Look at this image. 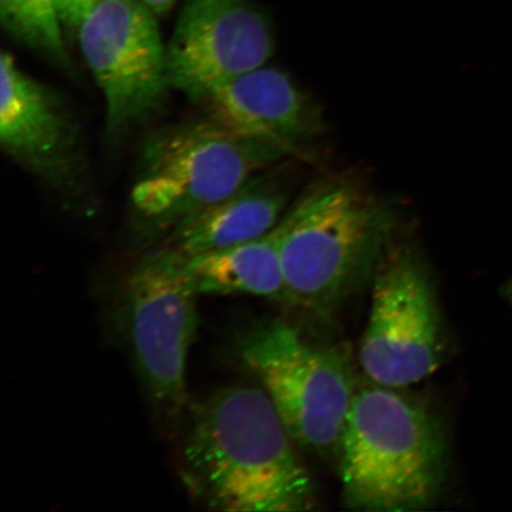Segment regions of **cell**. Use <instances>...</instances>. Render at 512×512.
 Returning <instances> with one entry per match:
<instances>
[{
    "mask_svg": "<svg viewBox=\"0 0 512 512\" xmlns=\"http://www.w3.org/2000/svg\"><path fill=\"white\" fill-rule=\"evenodd\" d=\"M188 408L181 477L198 501L229 512L315 507L309 473L264 389L222 388Z\"/></svg>",
    "mask_w": 512,
    "mask_h": 512,
    "instance_id": "6da1fadb",
    "label": "cell"
},
{
    "mask_svg": "<svg viewBox=\"0 0 512 512\" xmlns=\"http://www.w3.org/2000/svg\"><path fill=\"white\" fill-rule=\"evenodd\" d=\"M338 453L343 499L350 509L425 510L444 485L443 426L394 388L375 383L357 390Z\"/></svg>",
    "mask_w": 512,
    "mask_h": 512,
    "instance_id": "7a4b0ae2",
    "label": "cell"
},
{
    "mask_svg": "<svg viewBox=\"0 0 512 512\" xmlns=\"http://www.w3.org/2000/svg\"><path fill=\"white\" fill-rule=\"evenodd\" d=\"M395 219L392 208L349 185L307 191L277 226L288 303L332 310L380 261Z\"/></svg>",
    "mask_w": 512,
    "mask_h": 512,
    "instance_id": "3957f363",
    "label": "cell"
},
{
    "mask_svg": "<svg viewBox=\"0 0 512 512\" xmlns=\"http://www.w3.org/2000/svg\"><path fill=\"white\" fill-rule=\"evenodd\" d=\"M281 158L208 117L171 126L145 144L132 206L147 235L169 234Z\"/></svg>",
    "mask_w": 512,
    "mask_h": 512,
    "instance_id": "277c9868",
    "label": "cell"
},
{
    "mask_svg": "<svg viewBox=\"0 0 512 512\" xmlns=\"http://www.w3.org/2000/svg\"><path fill=\"white\" fill-rule=\"evenodd\" d=\"M235 351L261 383L292 440L322 456L339 451L358 390L342 352L307 342L278 319L246 331Z\"/></svg>",
    "mask_w": 512,
    "mask_h": 512,
    "instance_id": "5b68a950",
    "label": "cell"
},
{
    "mask_svg": "<svg viewBox=\"0 0 512 512\" xmlns=\"http://www.w3.org/2000/svg\"><path fill=\"white\" fill-rule=\"evenodd\" d=\"M181 255L160 246L127 274L117 299L118 329L147 398L166 420L187 408V363L200 317Z\"/></svg>",
    "mask_w": 512,
    "mask_h": 512,
    "instance_id": "8992f818",
    "label": "cell"
},
{
    "mask_svg": "<svg viewBox=\"0 0 512 512\" xmlns=\"http://www.w3.org/2000/svg\"><path fill=\"white\" fill-rule=\"evenodd\" d=\"M445 355L444 324L426 267L407 248L383 255L360 349L364 373L379 386L408 387L434 374Z\"/></svg>",
    "mask_w": 512,
    "mask_h": 512,
    "instance_id": "52a82bcc",
    "label": "cell"
},
{
    "mask_svg": "<svg viewBox=\"0 0 512 512\" xmlns=\"http://www.w3.org/2000/svg\"><path fill=\"white\" fill-rule=\"evenodd\" d=\"M156 17L140 0H99L78 31L111 133L150 118L172 89Z\"/></svg>",
    "mask_w": 512,
    "mask_h": 512,
    "instance_id": "ba28073f",
    "label": "cell"
},
{
    "mask_svg": "<svg viewBox=\"0 0 512 512\" xmlns=\"http://www.w3.org/2000/svg\"><path fill=\"white\" fill-rule=\"evenodd\" d=\"M272 19L254 0H185L166 44L172 89L201 102L222 82L266 66Z\"/></svg>",
    "mask_w": 512,
    "mask_h": 512,
    "instance_id": "9c48e42d",
    "label": "cell"
},
{
    "mask_svg": "<svg viewBox=\"0 0 512 512\" xmlns=\"http://www.w3.org/2000/svg\"><path fill=\"white\" fill-rule=\"evenodd\" d=\"M0 144L24 169L49 183H66L79 155V132L59 95L2 53Z\"/></svg>",
    "mask_w": 512,
    "mask_h": 512,
    "instance_id": "30bf717a",
    "label": "cell"
},
{
    "mask_svg": "<svg viewBox=\"0 0 512 512\" xmlns=\"http://www.w3.org/2000/svg\"><path fill=\"white\" fill-rule=\"evenodd\" d=\"M201 104L207 117L235 136L294 155L323 131V119L290 76L266 66L221 83Z\"/></svg>",
    "mask_w": 512,
    "mask_h": 512,
    "instance_id": "8fae6325",
    "label": "cell"
},
{
    "mask_svg": "<svg viewBox=\"0 0 512 512\" xmlns=\"http://www.w3.org/2000/svg\"><path fill=\"white\" fill-rule=\"evenodd\" d=\"M287 192L267 176H255L232 195L172 228L162 246L183 258L258 239L283 219Z\"/></svg>",
    "mask_w": 512,
    "mask_h": 512,
    "instance_id": "7c38bea8",
    "label": "cell"
},
{
    "mask_svg": "<svg viewBox=\"0 0 512 512\" xmlns=\"http://www.w3.org/2000/svg\"><path fill=\"white\" fill-rule=\"evenodd\" d=\"M183 261L185 272L200 296L251 294L288 303L277 227L258 239Z\"/></svg>",
    "mask_w": 512,
    "mask_h": 512,
    "instance_id": "4fadbf2b",
    "label": "cell"
},
{
    "mask_svg": "<svg viewBox=\"0 0 512 512\" xmlns=\"http://www.w3.org/2000/svg\"><path fill=\"white\" fill-rule=\"evenodd\" d=\"M0 21L19 43L64 69H72L53 0H0Z\"/></svg>",
    "mask_w": 512,
    "mask_h": 512,
    "instance_id": "5bb4252c",
    "label": "cell"
},
{
    "mask_svg": "<svg viewBox=\"0 0 512 512\" xmlns=\"http://www.w3.org/2000/svg\"><path fill=\"white\" fill-rule=\"evenodd\" d=\"M53 2L63 27L79 31L99 0H53Z\"/></svg>",
    "mask_w": 512,
    "mask_h": 512,
    "instance_id": "9a60e30c",
    "label": "cell"
},
{
    "mask_svg": "<svg viewBox=\"0 0 512 512\" xmlns=\"http://www.w3.org/2000/svg\"><path fill=\"white\" fill-rule=\"evenodd\" d=\"M140 2L155 12L157 16H163L174 8L177 0H140Z\"/></svg>",
    "mask_w": 512,
    "mask_h": 512,
    "instance_id": "2e32d148",
    "label": "cell"
},
{
    "mask_svg": "<svg viewBox=\"0 0 512 512\" xmlns=\"http://www.w3.org/2000/svg\"><path fill=\"white\" fill-rule=\"evenodd\" d=\"M510 294H511V297H512V283L510 285Z\"/></svg>",
    "mask_w": 512,
    "mask_h": 512,
    "instance_id": "e0dca14e",
    "label": "cell"
}]
</instances>
